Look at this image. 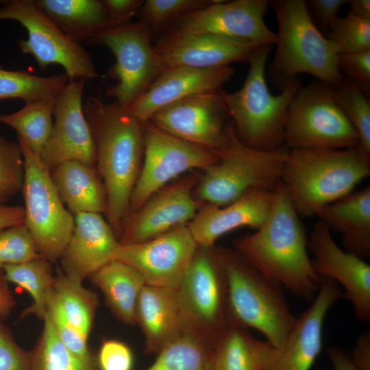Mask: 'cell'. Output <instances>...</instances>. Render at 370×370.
Wrapping results in <instances>:
<instances>
[{
    "mask_svg": "<svg viewBox=\"0 0 370 370\" xmlns=\"http://www.w3.org/2000/svg\"><path fill=\"white\" fill-rule=\"evenodd\" d=\"M299 216L280 182L266 220L254 233L236 240L234 250L262 273L310 301L321 278L308 256V238Z\"/></svg>",
    "mask_w": 370,
    "mask_h": 370,
    "instance_id": "1",
    "label": "cell"
},
{
    "mask_svg": "<svg viewBox=\"0 0 370 370\" xmlns=\"http://www.w3.org/2000/svg\"><path fill=\"white\" fill-rule=\"evenodd\" d=\"M83 110L95 143V167L106 190L107 221L118 238L140 171L145 123L115 101L96 97H88Z\"/></svg>",
    "mask_w": 370,
    "mask_h": 370,
    "instance_id": "2",
    "label": "cell"
},
{
    "mask_svg": "<svg viewBox=\"0 0 370 370\" xmlns=\"http://www.w3.org/2000/svg\"><path fill=\"white\" fill-rule=\"evenodd\" d=\"M269 5L278 27L276 51L268 71L271 83L282 91L298 74L307 73L335 90L343 78L338 67V47L318 29L305 1L274 0Z\"/></svg>",
    "mask_w": 370,
    "mask_h": 370,
    "instance_id": "3",
    "label": "cell"
},
{
    "mask_svg": "<svg viewBox=\"0 0 370 370\" xmlns=\"http://www.w3.org/2000/svg\"><path fill=\"white\" fill-rule=\"evenodd\" d=\"M369 175L370 160L359 147L288 150L280 182L298 214L310 217Z\"/></svg>",
    "mask_w": 370,
    "mask_h": 370,
    "instance_id": "4",
    "label": "cell"
},
{
    "mask_svg": "<svg viewBox=\"0 0 370 370\" xmlns=\"http://www.w3.org/2000/svg\"><path fill=\"white\" fill-rule=\"evenodd\" d=\"M215 248L227 280L232 322L258 330L273 347L282 348L297 319L288 306L283 287L234 249Z\"/></svg>",
    "mask_w": 370,
    "mask_h": 370,
    "instance_id": "5",
    "label": "cell"
},
{
    "mask_svg": "<svg viewBox=\"0 0 370 370\" xmlns=\"http://www.w3.org/2000/svg\"><path fill=\"white\" fill-rule=\"evenodd\" d=\"M271 45H262L249 62V69L236 92L219 90L234 132L246 145L271 151L284 146V128L288 106L299 88V77L277 95H272L265 77Z\"/></svg>",
    "mask_w": 370,
    "mask_h": 370,
    "instance_id": "6",
    "label": "cell"
},
{
    "mask_svg": "<svg viewBox=\"0 0 370 370\" xmlns=\"http://www.w3.org/2000/svg\"><path fill=\"white\" fill-rule=\"evenodd\" d=\"M215 151L219 161L203 170L193 195L204 204L224 206L250 190L273 191L288 150L284 146L271 151L250 147L238 138L232 123L226 146Z\"/></svg>",
    "mask_w": 370,
    "mask_h": 370,
    "instance_id": "7",
    "label": "cell"
},
{
    "mask_svg": "<svg viewBox=\"0 0 370 370\" xmlns=\"http://www.w3.org/2000/svg\"><path fill=\"white\" fill-rule=\"evenodd\" d=\"M176 290L186 330L213 349L232 323L227 280L214 246L197 247Z\"/></svg>",
    "mask_w": 370,
    "mask_h": 370,
    "instance_id": "8",
    "label": "cell"
},
{
    "mask_svg": "<svg viewBox=\"0 0 370 370\" xmlns=\"http://www.w3.org/2000/svg\"><path fill=\"white\" fill-rule=\"evenodd\" d=\"M358 132L336 103L333 90L319 82L301 86L286 112L284 146L288 150L359 147Z\"/></svg>",
    "mask_w": 370,
    "mask_h": 370,
    "instance_id": "9",
    "label": "cell"
},
{
    "mask_svg": "<svg viewBox=\"0 0 370 370\" xmlns=\"http://www.w3.org/2000/svg\"><path fill=\"white\" fill-rule=\"evenodd\" d=\"M151 33L141 20L96 31L86 41L107 47L116 62L106 76L116 81L106 95L125 109L168 68L151 44Z\"/></svg>",
    "mask_w": 370,
    "mask_h": 370,
    "instance_id": "10",
    "label": "cell"
},
{
    "mask_svg": "<svg viewBox=\"0 0 370 370\" xmlns=\"http://www.w3.org/2000/svg\"><path fill=\"white\" fill-rule=\"evenodd\" d=\"M24 162L22 192L25 223L39 254L56 262L70 239L74 216L64 207L51 178L50 171L40 155L18 136Z\"/></svg>",
    "mask_w": 370,
    "mask_h": 370,
    "instance_id": "11",
    "label": "cell"
},
{
    "mask_svg": "<svg viewBox=\"0 0 370 370\" xmlns=\"http://www.w3.org/2000/svg\"><path fill=\"white\" fill-rule=\"evenodd\" d=\"M0 21L14 20L27 31L28 38L20 39L22 53L32 55L39 69L60 64L69 80L98 77L88 52L64 33L38 7L35 0L0 1Z\"/></svg>",
    "mask_w": 370,
    "mask_h": 370,
    "instance_id": "12",
    "label": "cell"
},
{
    "mask_svg": "<svg viewBox=\"0 0 370 370\" xmlns=\"http://www.w3.org/2000/svg\"><path fill=\"white\" fill-rule=\"evenodd\" d=\"M218 154L174 136L151 121L144 123L143 164L133 189L127 215L182 173L215 164Z\"/></svg>",
    "mask_w": 370,
    "mask_h": 370,
    "instance_id": "13",
    "label": "cell"
},
{
    "mask_svg": "<svg viewBox=\"0 0 370 370\" xmlns=\"http://www.w3.org/2000/svg\"><path fill=\"white\" fill-rule=\"evenodd\" d=\"M196 173L186 175L166 184L138 210L127 215L118 237L119 243H140L188 224L204 204L193 195L199 177Z\"/></svg>",
    "mask_w": 370,
    "mask_h": 370,
    "instance_id": "14",
    "label": "cell"
},
{
    "mask_svg": "<svg viewBox=\"0 0 370 370\" xmlns=\"http://www.w3.org/2000/svg\"><path fill=\"white\" fill-rule=\"evenodd\" d=\"M230 119L218 90L171 103L155 112L149 121L182 140L217 151L227 143Z\"/></svg>",
    "mask_w": 370,
    "mask_h": 370,
    "instance_id": "15",
    "label": "cell"
},
{
    "mask_svg": "<svg viewBox=\"0 0 370 370\" xmlns=\"http://www.w3.org/2000/svg\"><path fill=\"white\" fill-rule=\"evenodd\" d=\"M197 247L184 224L140 243L121 245L114 260L135 268L146 284L176 289Z\"/></svg>",
    "mask_w": 370,
    "mask_h": 370,
    "instance_id": "16",
    "label": "cell"
},
{
    "mask_svg": "<svg viewBox=\"0 0 370 370\" xmlns=\"http://www.w3.org/2000/svg\"><path fill=\"white\" fill-rule=\"evenodd\" d=\"M85 82L69 80L56 101L52 130L39 154L50 171L71 160L95 167V143L82 106Z\"/></svg>",
    "mask_w": 370,
    "mask_h": 370,
    "instance_id": "17",
    "label": "cell"
},
{
    "mask_svg": "<svg viewBox=\"0 0 370 370\" xmlns=\"http://www.w3.org/2000/svg\"><path fill=\"white\" fill-rule=\"evenodd\" d=\"M260 45L247 40L171 27L153 47L167 68H212L232 62L249 63Z\"/></svg>",
    "mask_w": 370,
    "mask_h": 370,
    "instance_id": "18",
    "label": "cell"
},
{
    "mask_svg": "<svg viewBox=\"0 0 370 370\" xmlns=\"http://www.w3.org/2000/svg\"><path fill=\"white\" fill-rule=\"evenodd\" d=\"M312 264L321 278L334 280L344 289L343 297L352 304L356 319L370 323V265L357 256L341 249L330 228L319 220L308 238Z\"/></svg>",
    "mask_w": 370,
    "mask_h": 370,
    "instance_id": "19",
    "label": "cell"
},
{
    "mask_svg": "<svg viewBox=\"0 0 370 370\" xmlns=\"http://www.w3.org/2000/svg\"><path fill=\"white\" fill-rule=\"evenodd\" d=\"M269 1L214 0L204 8L184 14L171 27L273 45L276 43L277 35L270 30L264 20Z\"/></svg>",
    "mask_w": 370,
    "mask_h": 370,
    "instance_id": "20",
    "label": "cell"
},
{
    "mask_svg": "<svg viewBox=\"0 0 370 370\" xmlns=\"http://www.w3.org/2000/svg\"><path fill=\"white\" fill-rule=\"evenodd\" d=\"M342 297L343 292L339 284L332 279L321 278L310 306L297 317L267 370H310L321 350L325 317Z\"/></svg>",
    "mask_w": 370,
    "mask_h": 370,
    "instance_id": "21",
    "label": "cell"
},
{
    "mask_svg": "<svg viewBox=\"0 0 370 370\" xmlns=\"http://www.w3.org/2000/svg\"><path fill=\"white\" fill-rule=\"evenodd\" d=\"M234 75V70L229 65L212 68L170 67L124 110L145 123L155 112L171 103L195 95L218 91Z\"/></svg>",
    "mask_w": 370,
    "mask_h": 370,
    "instance_id": "22",
    "label": "cell"
},
{
    "mask_svg": "<svg viewBox=\"0 0 370 370\" xmlns=\"http://www.w3.org/2000/svg\"><path fill=\"white\" fill-rule=\"evenodd\" d=\"M74 217L75 227L60 260L62 271L82 283L95 271L114 260L121 244L101 214L79 213Z\"/></svg>",
    "mask_w": 370,
    "mask_h": 370,
    "instance_id": "23",
    "label": "cell"
},
{
    "mask_svg": "<svg viewBox=\"0 0 370 370\" xmlns=\"http://www.w3.org/2000/svg\"><path fill=\"white\" fill-rule=\"evenodd\" d=\"M273 199V191L254 189L224 206L204 204L188 223V229L198 246L213 247L219 237L237 228L258 229Z\"/></svg>",
    "mask_w": 370,
    "mask_h": 370,
    "instance_id": "24",
    "label": "cell"
},
{
    "mask_svg": "<svg viewBox=\"0 0 370 370\" xmlns=\"http://www.w3.org/2000/svg\"><path fill=\"white\" fill-rule=\"evenodd\" d=\"M135 323L143 333L145 352L158 354L186 330L177 290L145 284L137 301Z\"/></svg>",
    "mask_w": 370,
    "mask_h": 370,
    "instance_id": "25",
    "label": "cell"
},
{
    "mask_svg": "<svg viewBox=\"0 0 370 370\" xmlns=\"http://www.w3.org/2000/svg\"><path fill=\"white\" fill-rule=\"evenodd\" d=\"M315 215L341 234L345 251L365 260L370 257V185L321 208Z\"/></svg>",
    "mask_w": 370,
    "mask_h": 370,
    "instance_id": "26",
    "label": "cell"
},
{
    "mask_svg": "<svg viewBox=\"0 0 370 370\" xmlns=\"http://www.w3.org/2000/svg\"><path fill=\"white\" fill-rule=\"evenodd\" d=\"M57 193L67 210L79 213H104L107 194L96 167L75 160L64 162L50 171Z\"/></svg>",
    "mask_w": 370,
    "mask_h": 370,
    "instance_id": "27",
    "label": "cell"
},
{
    "mask_svg": "<svg viewBox=\"0 0 370 370\" xmlns=\"http://www.w3.org/2000/svg\"><path fill=\"white\" fill-rule=\"evenodd\" d=\"M276 352L267 341L233 323L212 349L210 370H267Z\"/></svg>",
    "mask_w": 370,
    "mask_h": 370,
    "instance_id": "28",
    "label": "cell"
},
{
    "mask_svg": "<svg viewBox=\"0 0 370 370\" xmlns=\"http://www.w3.org/2000/svg\"><path fill=\"white\" fill-rule=\"evenodd\" d=\"M103 294L114 315L126 324H135L137 301L146 284L140 273L131 265L113 260L89 277Z\"/></svg>",
    "mask_w": 370,
    "mask_h": 370,
    "instance_id": "29",
    "label": "cell"
},
{
    "mask_svg": "<svg viewBox=\"0 0 370 370\" xmlns=\"http://www.w3.org/2000/svg\"><path fill=\"white\" fill-rule=\"evenodd\" d=\"M38 7L77 43L87 41L97 30L110 27L102 0H35Z\"/></svg>",
    "mask_w": 370,
    "mask_h": 370,
    "instance_id": "30",
    "label": "cell"
},
{
    "mask_svg": "<svg viewBox=\"0 0 370 370\" xmlns=\"http://www.w3.org/2000/svg\"><path fill=\"white\" fill-rule=\"evenodd\" d=\"M51 262L43 257L17 264L2 267L8 282L24 288L32 296L33 302L21 312V317L35 315L43 320L49 299L53 291L55 275Z\"/></svg>",
    "mask_w": 370,
    "mask_h": 370,
    "instance_id": "31",
    "label": "cell"
},
{
    "mask_svg": "<svg viewBox=\"0 0 370 370\" xmlns=\"http://www.w3.org/2000/svg\"><path fill=\"white\" fill-rule=\"evenodd\" d=\"M68 81L66 73L40 77L26 71L7 70L0 64V100H56Z\"/></svg>",
    "mask_w": 370,
    "mask_h": 370,
    "instance_id": "32",
    "label": "cell"
},
{
    "mask_svg": "<svg viewBox=\"0 0 370 370\" xmlns=\"http://www.w3.org/2000/svg\"><path fill=\"white\" fill-rule=\"evenodd\" d=\"M53 291L69 322L88 339L99 305L97 295L62 270L55 275Z\"/></svg>",
    "mask_w": 370,
    "mask_h": 370,
    "instance_id": "33",
    "label": "cell"
},
{
    "mask_svg": "<svg viewBox=\"0 0 370 370\" xmlns=\"http://www.w3.org/2000/svg\"><path fill=\"white\" fill-rule=\"evenodd\" d=\"M56 100H36L25 103L19 110L0 114V123L14 130L29 147L40 154L53 127L52 116Z\"/></svg>",
    "mask_w": 370,
    "mask_h": 370,
    "instance_id": "34",
    "label": "cell"
},
{
    "mask_svg": "<svg viewBox=\"0 0 370 370\" xmlns=\"http://www.w3.org/2000/svg\"><path fill=\"white\" fill-rule=\"evenodd\" d=\"M34 349L29 370H99L96 361H86L73 354L59 340L47 316Z\"/></svg>",
    "mask_w": 370,
    "mask_h": 370,
    "instance_id": "35",
    "label": "cell"
},
{
    "mask_svg": "<svg viewBox=\"0 0 370 370\" xmlns=\"http://www.w3.org/2000/svg\"><path fill=\"white\" fill-rule=\"evenodd\" d=\"M212 349L185 330L164 347L147 370H210Z\"/></svg>",
    "mask_w": 370,
    "mask_h": 370,
    "instance_id": "36",
    "label": "cell"
},
{
    "mask_svg": "<svg viewBox=\"0 0 370 370\" xmlns=\"http://www.w3.org/2000/svg\"><path fill=\"white\" fill-rule=\"evenodd\" d=\"M336 103L347 115L359 136V148L370 160V102L351 79L343 78L333 90Z\"/></svg>",
    "mask_w": 370,
    "mask_h": 370,
    "instance_id": "37",
    "label": "cell"
},
{
    "mask_svg": "<svg viewBox=\"0 0 370 370\" xmlns=\"http://www.w3.org/2000/svg\"><path fill=\"white\" fill-rule=\"evenodd\" d=\"M214 0H147L137 12V16L152 31L164 27L169 29L180 17L189 12L204 8Z\"/></svg>",
    "mask_w": 370,
    "mask_h": 370,
    "instance_id": "38",
    "label": "cell"
},
{
    "mask_svg": "<svg viewBox=\"0 0 370 370\" xmlns=\"http://www.w3.org/2000/svg\"><path fill=\"white\" fill-rule=\"evenodd\" d=\"M328 38L338 47L339 55L370 51V19L350 13L338 17L330 26Z\"/></svg>",
    "mask_w": 370,
    "mask_h": 370,
    "instance_id": "39",
    "label": "cell"
},
{
    "mask_svg": "<svg viewBox=\"0 0 370 370\" xmlns=\"http://www.w3.org/2000/svg\"><path fill=\"white\" fill-rule=\"evenodd\" d=\"M24 162L18 143L0 135V204L9 201L22 190Z\"/></svg>",
    "mask_w": 370,
    "mask_h": 370,
    "instance_id": "40",
    "label": "cell"
},
{
    "mask_svg": "<svg viewBox=\"0 0 370 370\" xmlns=\"http://www.w3.org/2000/svg\"><path fill=\"white\" fill-rule=\"evenodd\" d=\"M42 257L25 223L0 230V267Z\"/></svg>",
    "mask_w": 370,
    "mask_h": 370,
    "instance_id": "41",
    "label": "cell"
},
{
    "mask_svg": "<svg viewBox=\"0 0 370 370\" xmlns=\"http://www.w3.org/2000/svg\"><path fill=\"white\" fill-rule=\"evenodd\" d=\"M46 314L55 334L69 351L86 361H95L88 349L87 339L69 322L54 291L49 299Z\"/></svg>",
    "mask_w": 370,
    "mask_h": 370,
    "instance_id": "42",
    "label": "cell"
},
{
    "mask_svg": "<svg viewBox=\"0 0 370 370\" xmlns=\"http://www.w3.org/2000/svg\"><path fill=\"white\" fill-rule=\"evenodd\" d=\"M339 71L346 74L368 98L370 95V51L339 55Z\"/></svg>",
    "mask_w": 370,
    "mask_h": 370,
    "instance_id": "43",
    "label": "cell"
},
{
    "mask_svg": "<svg viewBox=\"0 0 370 370\" xmlns=\"http://www.w3.org/2000/svg\"><path fill=\"white\" fill-rule=\"evenodd\" d=\"M97 364L99 370H132L133 354L124 343L106 340L99 349Z\"/></svg>",
    "mask_w": 370,
    "mask_h": 370,
    "instance_id": "44",
    "label": "cell"
},
{
    "mask_svg": "<svg viewBox=\"0 0 370 370\" xmlns=\"http://www.w3.org/2000/svg\"><path fill=\"white\" fill-rule=\"evenodd\" d=\"M30 355L0 321V370H29Z\"/></svg>",
    "mask_w": 370,
    "mask_h": 370,
    "instance_id": "45",
    "label": "cell"
},
{
    "mask_svg": "<svg viewBox=\"0 0 370 370\" xmlns=\"http://www.w3.org/2000/svg\"><path fill=\"white\" fill-rule=\"evenodd\" d=\"M347 2L346 0H308L305 1L311 18L315 19L322 29H329L339 17L338 11Z\"/></svg>",
    "mask_w": 370,
    "mask_h": 370,
    "instance_id": "46",
    "label": "cell"
},
{
    "mask_svg": "<svg viewBox=\"0 0 370 370\" xmlns=\"http://www.w3.org/2000/svg\"><path fill=\"white\" fill-rule=\"evenodd\" d=\"M106 8L110 26H116L130 22L137 14L143 0H102Z\"/></svg>",
    "mask_w": 370,
    "mask_h": 370,
    "instance_id": "47",
    "label": "cell"
},
{
    "mask_svg": "<svg viewBox=\"0 0 370 370\" xmlns=\"http://www.w3.org/2000/svg\"><path fill=\"white\" fill-rule=\"evenodd\" d=\"M349 357L358 370H370L369 329L363 332L358 338Z\"/></svg>",
    "mask_w": 370,
    "mask_h": 370,
    "instance_id": "48",
    "label": "cell"
},
{
    "mask_svg": "<svg viewBox=\"0 0 370 370\" xmlns=\"http://www.w3.org/2000/svg\"><path fill=\"white\" fill-rule=\"evenodd\" d=\"M24 222V207L0 204V230Z\"/></svg>",
    "mask_w": 370,
    "mask_h": 370,
    "instance_id": "49",
    "label": "cell"
},
{
    "mask_svg": "<svg viewBox=\"0 0 370 370\" xmlns=\"http://www.w3.org/2000/svg\"><path fill=\"white\" fill-rule=\"evenodd\" d=\"M327 352L333 370H358L352 362L349 356L342 349L331 346L328 348Z\"/></svg>",
    "mask_w": 370,
    "mask_h": 370,
    "instance_id": "50",
    "label": "cell"
},
{
    "mask_svg": "<svg viewBox=\"0 0 370 370\" xmlns=\"http://www.w3.org/2000/svg\"><path fill=\"white\" fill-rule=\"evenodd\" d=\"M4 273L0 270V317L8 315L16 305Z\"/></svg>",
    "mask_w": 370,
    "mask_h": 370,
    "instance_id": "51",
    "label": "cell"
},
{
    "mask_svg": "<svg viewBox=\"0 0 370 370\" xmlns=\"http://www.w3.org/2000/svg\"><path fill=\"white\" fill-rule=\"evenodd\" d=\"M349 5V13L356 16L370 19V0L347 1Z\"/></svg>",
    "mask_w": 370,
    "mask_h": 370,
    "instance_id": "52",
    "label": "cell"
}]
</instances>
